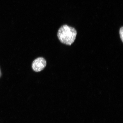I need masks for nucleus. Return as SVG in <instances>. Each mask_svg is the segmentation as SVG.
Wrapping results in <instances>:
<instances>
[{
	"mask_svg": "<svg viewBox=\"0 0 123 123\" xmlns=\"http://www.w3.org/2000/svg\"><path fill=\"white\" fill-rule=\"evenodd\" d=\"M47 64V61L44 58L38 57L33 61L32 63V68L35 72H40L45 68Z\"/></svg>",
	"mask_w": 123,
	"mask_h": 123,
	"instance_id": "obj_2",
	"label": "nucleus"
},
{
	"mask_svg": "<svg viewBox=\"0 0 123 123\" xmlns=\"http://www.w3.org/2000/svg\"><path fill=\"white\" fill-rule=\"evenodd\" d=\"M0 73H1V72H0Z\"/></svg>",
	"mask_w": 123,
	"mask_h": 123,
	"instance_id": "obj_4",
	"label": "nucleus"
},
{
	"mask_svg": "<svg viewBox=\"0 0 123 123\" xmlns=\"http://www.w3.org/2000/svg\"><path fill=\"white\" fill-rule=\"evenodd\" d=\"M77 33V31L74 28L64 25L58 30L57 37L62 43L71 45L76 40Z\"/></svg>",
	"mask_w": 123,
	"mask_h": 123,
	"instance_id": "obj_1",
	"label": "nucleus"
},
{
	"mask_svg": "<svg viewBox=\"0 0 123 123\" xmlns=\"http://www.w3.org/2000/svg\"><path fill=\"white\" fill-rule=\"evenodd\" d=\"M123 27H121L120 28L119 30V34L120 35V38H121V39L122 42H123Z\"/></svg>",
	"mask_w": 123,
	"mask_h": 123,
	"instance_id": "obj_3",
	"label": "nucleus"
}]
</instances>
